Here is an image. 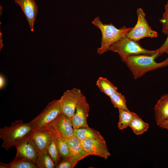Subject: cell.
I'll return each mask as SVG.
<instances>
[{"label":"cell","mask_w":168,"mask_h":168,"mask_svg":"<svg viewBox=\"0 0 168 168\" xmlns=\"http://www.w3.org/2000/svg\"><path fill=\"white\" fill-rule=\"evenodd\" d=\"M159 57V52L152 54H140L128 56L121 59L132 72L134 79L142 77L147 72L168 65L166 59L157 63L155 61Z\"/></svg>","instance_id":"1"},{"label":"cell","mask_w":168,"mask_h":168,"mask_svg":"<svg viewBox=\"0 0 168 168\" xmlns=\"http://www.w3.org/2000/svg\"><path fill=\"white\" fill-rule=\"evenodd\" d=\"M34 131L30 122L25 123L21 120H15L10 126L0 129V138L3 141L1 147L6 151L12 147H16L30 137Z\"/></svg>","instance_id":"2"},{"label":"cell","mask_w":168,"mask_h":168,"mask_svg":"<svg viewBox=\"0 0 168 168\" xmlns=\"http://www.w3.org/2000/svg\"><path fill=\"white\" fill-rule=\"evenodd\" d=\"M92 23L99 28L101 33L100 46L97 49L99 54L107 51L108 48L112 44L126 36L132 28V27L128 28L123 26L119 29L112 23L104 24L98 16L94 19Z\"/></svg>","instance_id":"3"},{"label":"cell","mask_w":168,"mask_h":168,"mask_svg":"<svg viewBox=\"0 0 168 168\" xmlns=\"http://www.w3.org/2000/svg\"><path fill=\"white\" fill-rule=\"evenodd\" d=\"M108 51L117 53L122 59L131 55L152 54L156 53L157 49H146L142 47L138 42L133 40L126 35L112 44L108 48Z\"/></svg>","instance_id":"4"},{"label":"cell","mask_w":168,"mask_h":168,"mask_svg":"<svg viewBox=\"0 0 168 168\" xmlns=\"http://www.w3.org/2000/svg\"><path fill=\"white\" fill-rule=\"evenodd\" d=\"M137 21L135 25L126 35L132 40L138 42L141 39L145 37L156 38L157 32L152 30L148 24L145 18V14L141 8H137L136 11Z\"/></svg>","instance_id":"5"},{"label":"cell","mask_w":168,"mask_h":168,"mask_svg":"<svg viewBox=\"0 0 168 168\" xmlns=\"http://www.w3.org/2000/svg\"><path fill=\"white\" fill-rule=\"evenodd\" d=\"M61 113L58 100L49 103L44 110L30 123L34 130L47 126Z\"/></svg>","instance_id":"6"},{"label":"cell","mask_w":168,"mask_h":168,"mask_svg":"<svg viewBox=\"0 0 168 168\" xmlns=\"http://www.w3.org/2000/svg\"><path fill=\"white\" fill-rule=\"evenodd\" d=\"M81 90L73 88L67 90L58 100L61 112L71 119L75 113L78 102L82 95Z\"/></svg>","instance_id":"7"},{"label":"cell","mask_w":168,"mask_h":168,"mask_svg":"<svg viewBox=\"0 0 168 168\" xmlns=\"http://www.w3.org/2000/svg\"><path fill=\"white\" fill-rule=\"evenodd\" d=\"M47 127L57 137L69 139L73 136L71 119L61 112Z\"/></svg>","instance_id":"8"},{"label":"cell","mask_w":168,"mask_h":168,"mask_svg":"<svg viewBox=\"0 0 168 168\" xmlns=\"http://www.w3.org/2000/svg\"><path fill=\"white\" fill-rule=\"evenodd\" d=\"M16 147L17 152L14 160H24L36 164L40 154L30 137L23 141Z\"/></svg>","instance_id":"9"},{"label":"cell","mask_w":168,"mask_h":168,"mask_svg":"<svg viewBox=\"0 0 168 168\" xmlns=\"http://www.w3.org/2000/svg\"><path fill=\"white\" fill-rule=\"evenodd\" d=\"M71 121L74 129L88 127L87 119L89 116L90 106L85 96L82 94L80 98Z\"/></svg>","instance_id":"10"},{"label":"cell","mask_w":168,"mask_h":168,"mask_svg":"<svg viewBox=\"0 0 168 168\" xmlns=\"http://www.w3.org/2000/svg\"><path fill=\"white\" fill-rule=\"evenodd\" d=\"M81 142L84 149L89 155L98 156L105 160L110 156L105 140L87 138Z\"/></svg>","instance_id":"11"},{"label":"cell","mask_w":168,"mask_h":168,"mask_svg":"<svg viewBox=\"0 0 168 168\" xmlns=\"http://www.w3.org/2000/svg\"><path fill=\"white\" fill-rule=\"evenodd\" d=\"M53 135V132L47 126L34 130L30 137L39 154L47 150Z\"/></svg>","instance_id":"12"},{"label":"cell","mask_w":168,"mask_h":168,"mask_svg":"<svg viewBox=\"0 0 168 168\" xmlns=\"http://www.w3.org/2000/svg\"><path fill=\"white\" fill-rule=\"evenodd\" d=\"M69 148V159L74 168L81 160L89 156L83 147L81 141L74 136L68 139Z\"/></svg>","instance_id":"13"},{"label":"cell","mask_w":168,"mask_h":168,"mask_svg":"<svg viewBox=\"0 0 168 168\" xmlns=\"http://www.w3.org/2000/svg\"><path fill=\"white\" fill-rule=\"evenodd\" d=\"M15 2L21 7L28 22L30 30L34 31V26L38 7L35 0H15Z\"/></svg>","instance_id":"14"},{"label":"cell","mask_w":168,"mask_h":168,"mask_svg":"<svg viewBox=\"0 0 168 168\" xmlns=\"http://www.w3.org/2000/svg\"><path fill=\"white\" fill-rule=\"evenodd\" d=\"M154 111L155 120L158 125L168 120V93L163 95L158 100Z\"/></svg>","instance_id":"15"},{"label":"cell","mask_w":168,"mask_h":168,"mask_svg":"<svg viewBox=\"0 0 168 168\" xmlns=\"http://www.w3.org/2000/svg\"><path fill=\"white\" fill-rule=\"evenodd\" d=\"M73 136L81 141L87 138L105 140L98 131L89 127H82L74 129Z\"/></svg>","instance_id":"16"},{"label":"cell","mask_w":168,"mask_h":168,"mask_svg":"<svg viewBox=\"0 0 168 168\" xmlns=\"http://www.w3.org/2000/svg\"><path fill=\"white\" fill-rule=\"evenodd\" d=\"M96 85L101 92L109 97L117 91V88L104 77H99L96 81Z\"/></svg>","instance_id":"17"},{"label":"cell","mask_w":168,"mask_h":168,"mask_svg":"<svg viewBox=\"0 0 168 168\" xmlns=\"http://www.w3.org/2000/svg\"><path fill=\"white\" fill-rule=\"evenodd\" d=\"M129 127L131 128L135 134L139 135L142 134L148 130L149 125L136 114L130 122Z\"/></svg>","instance_id":"18"},{"label":"cell","mask_w":168,"mask_h":168,"mask_svg":"<svg viewBox=\"0 0 168 168\" xmlns=\"http://www.w3.org/2000/svg\"><path fill=\"white\" fill-rule=\"evenodd\" d=\"M119 120L118 127L119 129L123 130L129 127V124L136 114L129 110L119 109Z\"/></svg>","instance_id":"19"},{"label":"cell","mask_w":168,"mask_h":168,"mask_svg":"<svg viewBox=\"0 0 168 168\" xmlns=\"http://www.w3.org/2000/svg\"><path fill=\"white\" fill-rule=\"evenodd\" d=\"M36 164L38 168H54L55 165L47 150L39 154Z\"/></svg>","instance_id":"20"},{"label":"cell","mask_w":168,"mask_h":168,"mask_svg":"<svg viewBox=\"0 0 168 168\" xmlns=\"http://www.w3.org/2000/svg\"><path fill=\"white\" fill-rule=\"evenodd\" d=\"M56 140L58 150L61 159L68 158L69 148L68 139L56 136Z\"/></svg>","instance_id":"21"},{"label":"cell","mask_w":168,"mask_h":168,"mask_svg":"<svg viewBox=\"0 0 168 168\" xmlns=\"http://www.w3.org/2000/svg\"><path fill=\"white\" fill-rule=\"evenodd\" d=\"M53 132V131H52ZM48 146L47 151L53 160L55 165V167L61 160L56 142V136L54 133Z\"/></svg>","instance_id":"22"},{"label":"cell","mask_w":168,"mask_h":168,"mask_svg":"<svg viewBox=\"0 0 168 168\" xmlns=\"http://www.w3.org/2000/svg\"><path fill=\"white\" fill-rule=\"evenodd\" d=\"M110 97L112 103L115 108L129 110L126 105L125 97L121 93L116 91Z\"/></svg>","instance_id":"23"},{"label":"cell","mask_w":168,"mask_h":168,"mask_svg":"<svg viewBox=\"0 0 168 168\" xmlns=\"http://www.w3.org/2000/svg\"><path fill=\"white\" fill-rule=\"evenodd\" d=\"M8 168H38L37 165L33 162L24 160H13L6 164Z\"/></svg>","instance_id":"24"},{"label":"cell","mask_w":168,"mask_h":168,"mask_svg":"<svg viewBox=\"0 0 168 168\" xmlns=\"http://www.w3.org/2000/svg\"><path fill=\"white\" fill-rule=\"evenodd\" d=\"M165 11L159 21L162 25V32L165 35L168 33V1L165 7Z\"/></svg>","instance_id":"25"},{"label":"cell","mask_w":168,"mask_h":168,"mask_svg":"<svg viewBox=\"0 0 168 168\" xmlns=\"http://www.w3.org/2000/svg\"><path fill=\"white\" fill-rule=\"evenodd\" d=\"M55 168H73L72 164L68 158L61 159Z\"/></svg>","instance_id":"26"},{"label":"cell","mask_w":168,"mask_h":168,"mask_svg":"<svg viewBox=\"0 0 168 168\" xmlns=\"http://www.w3.org/2000/svg\"><path fill=\"white\" fill-rule=\"evenodd\" d=\"M167 38L163 44L157 49L159 52V56L164 53L165 51L168 48V33Z\"/></svg>","instance_id":"27"},{"label":"cell","mask_w":168,"mask_h":168,"mask_svg":"<svg viewBox=\"0 0 168 168\" xmlns=\"http://www.w3.org/2000/svg\"><path fill=\"white\" fill-rule=\"evenodd\" d=\"M158 126L159 127L168 130V120L163 122Z\"/></svg>","instance_id":"28"},{"label":"cell","mask_w":168,"mask_h":168,"mask_svg":"<svg viewBox=\"0 0 168 168\" xmlns=\"http://www.w3.org/2000/svg\"><path fill=\"white\" fill-rule=\"evenodd\" d=\"M0 87L1 89L4 86L5 82L4 77L2 75H0Z\"/></svg>","instance_id":"29"},{"label":"cell","mask_w":168,"mask_h":168,"mask_svg":"<svg viewBox=\"0 0 168 168\" xmlns=\"http://www.w3.org/2000/svg\"><path fill=\"white\" fill-rule=\"evenodd\" d=\"M0 168H8L6 164L0 162Z\"/></svg>","instance_id":"30"},{"label":"cell","mask_w":168,"mask_h":168,"mask_svg":"<svg viewBox=\"0 0 168 168\" xmlns=\"http://www.w3.org/2000/svg\"><path fill=\"white\" fill-rule=\"evenodd\" d=\"M164 53H166L167 55H168V48L165 51V52ZM166 60H167L168 63V57H167V58L166 59Z\"/></svg>","instance_id":"31"}]
</instances>
